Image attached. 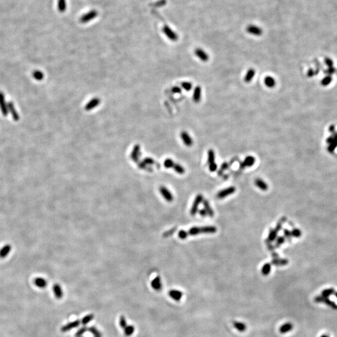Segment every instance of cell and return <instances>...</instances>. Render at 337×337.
Listing matches in <instances>:
<instances>
[{"mask_svg":"<svg viewBox=\"0 0 337 337\" xmlns=\"http://www.w3.org/2000/svg\"><path fill=\"white\" fill-rule=\"evenodd\" d=\"M93 317H94V316H93V315H92V314H89V315H87L85 316V317H84L82 318V324L86 325V324L88 323L89 322H91V321L92 320Z\"/></svg>","mask_w":337,"mask_h":337,"instance_id":"b9f144b4","label":"cell"},{"mask_svg":"<svg viewBox=\"0 0 337 337\" xmlns=\"http://www.w3.org/2000/svg\"><path fill=\"white\" fill-rule=\"evenodd\" d=\"M189 235H197L199 234H201V230H200V227H193L191 228L187 232Z\"/></svg>","mask_w":337,"mask_h":337,"instance_id":"d6a6232c","label":"cell"},{"mask_svg":"<svg viewBox=\"0 0 337 337\" xmlns=\"http://www.w3.org/2000/svg\"><path fill=\"white\" fill-rule=\"evenodd\" d=\"M98 15V13L96 10L94 9L91 10V11H89L86 14H84V15L82 16L80 18V22L82 23H87V22H90V21L92 20L93 19L96 18Z\"/></svg>","mask_w":337,"mask_h":337,"instance_id":"3957f363","label":"cell"},{"mask_svg":"<svg viewBox=\"0 0 337 337\" xmlns=\"http://www.w3.org/2000/svg\"><path fill=\"white\" fill-rule=\"evenodd\" d=\"M181 138L184 144L187 147H191L193 145V140L191 136L186 131H182L181 133Z\"/></svg>","mask_w":337,"mask_h":337,"instance_id":"ba28073f","label":"cell"},{"mask_svg":"<svg viewBox=\"0 0 337 337\" xmlns=\"http://www.w3.org/2000/svg\"><path fill=\"white\" fill-rule=\"evenodd\" d=\"M199 214L200 215H201V216H202V217H206L207 215V213L206 211H205L204 209H201L200 210H199Z\"/></svg>","mask_w":337,"mask_h":337,"instance_id":"9f6ffc18","label":"cell"},{"mask_svg":"<svg viewBox=\"0 0 337 337\" xmlns=\"http://www.w3.org/2000/svg\"><path fill=\"white\" fill-rule=\"evenodd\" d=\"M293 328V325L292 323H286L285 324H283V325H282L280 326V329H279V331H280V332L282 334L284 333H288V331H290Z\"/></svg>","mask_w":337,"mask_h":337,"instance_id":"cb8c5ba5","label":"cell"},{"mask_svg":"<svg viewBox=\"0 0 337 337\" xmlns=\"http://www.w3.org/2000/svg\"><path fill=\"white\" fill-rule=\"evenodd\" d=\"M172 168L177 174H184L186 171L185 169H184V168L181 165L176 164V163H175Z\"/></svg>","mask_w":337,"mask_h":337,"instance_id":"836d02e7","label":"cell"},{"mask_svg":"<svg viewBox=\"0 0 337 337\" xmlns=\"http://www.w3.org/2000/svg\"><path fill=\"white\" fill-rule=\"evenodd\" d=\"M334 292L333 289H328V290H326L323 292V297H328L330 295H331L333 292Z\"/></svg>","mask_w":337,"mask_h":337,"instance_id":"816d5d0a","label":"cell"},{"mask_svg":"<svg viewBox=\"0 0 337 337\" xmlns=\"http://www.w3.org/2000/svg\"><path fill=\"white\" fill-rule=\"evenodd\" d=\"M0 109L1 110L3 115L6 116L8 114V103H6L4 95L2 92H0Z\"/></svg>","mask_w":337,"mask_h":337,"instance_id":"52a82bcc","label":"cell"},{"mask_svg":"<svg viewBox=\"0 0 337 337\" xmlns=\"http://www.w3.org/2000/svg\"><path fill=\"white\" fill-rule=\"evenodd\" d=\"M100 103H101V100L99 98H93L91 100V101H89L87 103V104L85 106V109L87 110V111L91 110L94 108H96L98 106H99Z\"/></svg>","mask_w":337,"mask_h":337,"instance_id":"4fadbf2b","label":"cell"},{"mask_svg":"<svg viewBox=\"0 0 337 337\" xmlns=\"http://www.w3.org/2000/svg\"><path fill=\"white\" fill-rule=\"evenodd\" d=\"M255 162V157L252 156H248L245 158L244 161L240 162V168L241 169H244L247 167H252V166H254Z\"/></svg>","mask_w":337,"mask_h":337,"instance_id":"8992f818","label":"cell"},{"mask_svg":"<svg viewBox=\"0 0 337 337\" xmlns=\"http://www.w3.org/2000/svg\"><path fill=\"white\" fill-rule=\"evenodd\" d=\"M203 200H204V197L202 194H198L196 197V198H195L190 211V214L191 215H192V216H194V215H195L197 213L199 209V205L202 202Z\"/></svg>","mask_w":337,"mask_h":337,"instance_id":"6da1fadb","label":"cell"},{"mask_svg":"<svg viewBox=\"0 0 337 337\" xmlns=\"http://www.w3.org/2000/svg\"><path fill=\"white\" fill-rule=\"evenodd\" d=\"M321 337H328V336L327 335H322Z\"/></svg>","mask_w":337,"mask_h":337,"instance_id":"680465c9","label":"cell"},{"mask_svg":"<svg viewBox=\"0 0 337 337\" xmlns=\"http://www.w3.org/2000/svg\"><path fill=\"white\" fill-rule=\"evenodd\" d=\"M255 184L258 188L263 191H266L268 189L267 184L259 178H257L255 180Z\"/></svg>","mask_w":337,"mask_h":337,"instance_id":"d6986e66","label":"cell"},{"mask_svg":"<svg viewBox=\"0 0 337 337\" xmlns=\"http://www.w3.org/2000/svg\"><path fill=\"white\" fill-rule=\"evenodd\" d=\"M215 154L213 149H209L207 153V163L208 164H210L212 163L215 162Z\"/></svg>","mask_w":337,"mask_h":337,"instance_id":"4dcf8cb0","label":"cell"},{"mask_svg":"<svg viewBox=\"0 0 337 337\" xmlns=\"http://www.w3.org/2000/svg\"><path fill=\"white\" fill-rule=\"evenodd\" d=\"M168 295L174 300L179 301L182 297L183 293L181 291L177 290H171V291L168 292Z\"/></svg>","mask_w":337,"mask_h":337,"instance_id":"9a60e30c","label":"cell"},{"mask_svg":"<svg viewBox=\"0 0 337 337\" xmlns=\"http://www.w3.org/2000/svg\"><path fill=\"white\" fill-rule=\"evenodd\" d=\"M34 283L35 285L38 287V288H46V287L47 286V281L45 280V279L43 278H40V277H38L34 279Z\"/></svg>","mask_w":337,"mask_h":337,"instance_id":"d4e9b609","label":"cell"},{"mask_svg":"<svg viewBox=\"0 0 337 337\" xmlns=\"http://www.w3.org/2000/svg\"><path fill=\"white\" fill-rule=\"evenodd\" d=\"M288 264V260L284 259H278V258H276V259H273L272 260V264L276 266H284L287 265Z\"/></svg>","mask_w":337,"mask_h":337,"instance_id":"484cf974","label":"cell"},{"mask_svg":"<svg viewBox=\"0 0 337 337\" xmlns=\"http://www.w3.org/2000/svg\"><path fill=\"white\" fill-rule=\"evenodd\" d=\"M140 156H141V147L139 145H136L134 147L132 153L130 154L131 159H133V161L136 162L138 161Z\"/></svg>","mask_w":337,"mask_h":337,"instance_id":"5bb4252c","label":"cell"},{"mask_svg":"<svg viewBox=\"0 0 337 337\" xmlns=\"http://www.w3.org/2000/svg\"><path fill=\"white\" fill-rule=\"evenodd\" d=\"M291 234H292V236L294 237H300L301 235V231L297 229H294L292 230V231L291 232Z\"/></svg>","mask_w":337,"mask_h":337,"instance_id":"f6af8a7d","label":"cell"},{"mask_svg":"<svg viewBox=\"0 0 337 337\" xmlns=\"http://www.w3.org/2000/svg\"><path fill=\"white\" fill-rule=\"evenodd\" d=\"M174 162L172 159H167L164 161V166H165L166 168H172L174 165Z\"/></svg>","mask_w":337,"mask_h":337,"instance_id":"60d3db41","label":"cell"},{"mask_svg":"<svg viewBox=\"0 0 337 337\" xmlns=\"http://www.w3.org/2000/svg\"><path fill=\"white\" fill-rule=\"evenodd\" d=\"M167 1L166 0H159V1L154 3H152L151 4V6L152 7H156V8H159V7H162L163 6H164V5L166 4Z\"/></svg>","mask_w":337,"mask_h":337,"instance_id":"ab89813d","label":"cell"},{"mask_svg":"<svg viewBox=\"0 0 337 337\" xmlns=\"http://www.w3.org/2000/svg\"><path fill=\"white\" fill-rule=\"evenodd\" d=\"M336 297H337V293H336Z\"/></svg>","mask_w":337,"mask_h":337,"instance_id":"91938a15","label":"cell"},{"mask_svg":"<svg viewBox=\"0 0 337 337\" xmlns=\"http://www.w3.org/2000/svg\"><path fill=\"white\" fill-rule=\"evenodd\" d=\"M202 203H203L204 209H205V211L207 212V215H209L210 217H213L214 215V210L211 208V207H210L209 201L206 199H204L203 201H202Z\"/></svg>","mask_w":337,"mask_h":337,"instance_id":"7402d4cb","label":"cell"},{"mask_svg":"<svg viewBox=\"0 0 337 337\" xmlns=\"http://www.w3.org/2000/svg\"><path fill=\"white\" fill-rule=\"evenodd\" d=\"M246 30L247 31V33L250 34L254 35V36H259L263 34L262 29L261 28L259 27V26H257L256 25H254V24L249 25L247 27Z\"/></svg>","mask_w":337,"mask_h":337,"instance_id":"5b68a950","label":"cell"},{"mask_svg":"<svg viewBox=\"0 0 337 337\" xmlns=\"http://www.w3.org/2000/svg\"><path fill=\"white\" fill-rule=\"evenodd\" d=\"M264 84L267 87L269 88H273L276 85V81L273 77L267 76L264 78Z\"/></svg>","mask_w":337,"mask_h":337,"instance_id":"44dd1931","label":"cell"},{"mask_svg":"<svg viewBox=\"0 0 337 337\" xmlns=\"http://www.w3.org/2000/svg\"><path fill=\"white\" fill-rule=\"evenodd\" d=\"M234 327L240 332H244L247 330V326L245 323L239 322H233Z\"/></svg>","mask_w":337,"mask_h":337,"instance_id":"f546056e","label":"cell"},{"mask_svg":"<svg viewBox=\"0 0 337 337\" xmlns=\"http://www.w3.org/2000/svg\"><path fill=\"white\" fill-rule=\"evenodd\" d=\"M201 96H202V88L201 86H197L195 87L193 92L192 99L194 102L196 103H199L201 100Z\"/></svg>","mask_w":337,"mask_h":337,"instance_id":"7c38bea8","label":"cell"},{"mask_svg":"<svg viewBox=\"0 0 337 337\" xmlns=\"http://www.w3.org/2000/svg\"><path fill=\"white\" fill-rule=\"evenodd\" d=\"M277 234L278 232L275 230V229H270L269 230V233H268V238L266 240V241L271 242L272 243V242L276 240L277 237Z\"/></svg>","mask_w":337,"mask_h":337,"instance_id":"4316f807","label":"cell"},{"mask_svg":"<svg viewBox=\"0 0 337 337\" xmlns=\"http://www.w3.org/2000/svg\"><path fill=\"white\" fill-rule=\"evenodd\" d=\"M271 269H272L271 264H270V263H266V264L263 265L261 269L262 274L264 276H267L268 275L270 274Z\"/></svg>","mask_w":337,"mask_h":337,"instance_id":"83f0119b","label":"cell"},{"mask_svg":"<svg viewBox=\"0 0 337 337\" xmlns=\"http://www.w3.org/2000/svg\"><path fill=\"white\" fill-rule=\"evenodd\" d=\"M151 286L156 290H160L162 288V282L161 278L159 276H157L155 278L152 280L151 282Z\"/></svg>","mask_w":337,"mask_h":337,"instance_id":"ffe728a7","label":"cell"},{"mask_svg":"<svg viewBox=\"0 0 337 337\" xmlns=\"http://www.w3.org/2000/svg\"><path fill=\"white\" fill-rule=\"evenodd\" d=\"M255 70L254 69H253V68H250V69H249L248 71L246 72V75L244 79V81L246 83L250 82L253 80V78L255 76Z\"/></svg>","mask_w":337,"mask_h":337,"instance_id":"ac0fdd59","label":"cell"},{"mask_svg":"<svg viewBox=\"0 0 337 337\" xmlns=\"http://www.w3.org/2000/svg\"><path fill=\"white\" fill-rule=\"evenodd\" d=\"M200 230H201V234H211L216 232L217 229L214 226H205V227H200Z\"/></svg>","mask_w":337,"mask_h":337,"instance_id":"e0dca14e","label":"cell"},{"mask_svg":"<svg viewBox=\"0 0 337 337\" xmlns=\"http://www.w3.org/2000/svg\"><path fill=\"white\" fill-rule=\"evenodd\" d=\"M80 322L79 320H75V321H73L72 322H70L69 323L66 324V325L63 326L61 328V331L62 332H66L67 331H70L73 328H75L77 326H79L80 325Z\"/></svg>","mask_w":337,"mask_h":337,"instance_id":"2e32d148","label":"cell"},{"mask_svg":"<svg viewBox=\"0 0 337 337\" xmlns=\"http://www.w3.org/2000/svg\"><path fill=\"white\" fill-rule=\"evenodd\" d=\"M159 191L161 194L162 196H163L166 201L167 202H172L174 199V197L172 196V193L168 190V189L164 187V186H161L159 188Z\"/></svg>","mask_w":337,"mask_h":337,"instance_id":"9c48e42d","label":"cell"},{"mask_svg":"<svg viewBox=\"0 0 337 337\" xmlns=\"http://www.w3.org/2000/svg\"><path fill=\"white\" fill-rule=\"evenodd\" d=\"M86 330H87V328L86 327H83L82 328H80V330H79L77 331V332L76 334V336L77 337H81L84 333L86 332Z\"/></svg>","mask_w":337,"mask_h":337,"instance_id":"f907efd6","label":"cell"},{"mask_svg":"<svg viewBox=\"0 0 337 337\" xmlns=\"http://www.w3.org/2000/svg\"><path fill=\"white\" fill-rule=\"evenodd\" d=\"M33 76L37 81H41L43 79L44 75L43 73L40 71H35L33 73Z\"/></svg>","mask_w":337,"mask_h":337,"instance_id":"e575fe53","label":"cell"},{"mask_svg":"<svg viewBox=\"0 0 337 337\" xmlns=\"http://www.w3.org/2000/svg\"><path fill=\"white\" fill-rule=\"evenodd\" d=\"M181 86L186 91H189L192 89V84L190 82H182L181 83Z\"/></svg>","mask_w":337,"mask_h":337,"instance_id":"f35d334b","label":"cell"},{"mask_svg":"<svg viewBox=\"0 0 337 337\" xmlns=\"http://www.w3.org/2000/svg\"><path fill=\"white\" fill-rule=\"evenodd\" d=\"M188 235H188L187 232H186V231H185V230H180V231L178 232V237H179V238L181 239H182V240H184V239H187Z\"/></svg>","mask_w":337,"mask_h":337,"instance_id":"ee69618b","label":"cell"},{"mask_svg":"<svg viewBox=\"0 0 337 337\" xmlns=\"http://www.w3.org/2000/svg\"><path fill=\"white\" fill-rule=\"evenodd\" d=\"M11 250V247L9 245H4L3 248L0 250V258L3 259V258L6 257L9 252Z\"/></svg>","mask_w":337,"mask_h":337,"instance_id":"f1b7e54d","label":"cell"},{"mask_svg":"<svg viewBox=\"0 0 337 337\" xmlns=\"http://www.w3.org/2000/svg\"><path fill=\"white\" fill-rule=\"evenodd\" d=\"M235 191H236V188L234 186H230L219 191L217 194V197L220 199H224L226 197L230 196V195L233 194L234 193H235Z\"/></svg>","mask_w":337,"mask_h":337,"instance_id":"277c9868","label":"cell"},{"mask_svg":"<svg viewBox=\"0 0 337 337\" xmlns=\"http://www.w3.org/2000/svg\"><path fill=\"white\" fill-rule=\"evenodd\" d=\"M285 237H283V236H280L278 237H277L276 239V242H275V244L274 245V247L275 248H279L284 242H285Z\"/></svg>","mask_w":337,"mask_h":337,"instance_id":"d590c367","label":"cell"},{"mask_svg":"<svg viewBox=\"0 0 337 337\" xmlns=\"http://www.w3.org/2000/svg\"><path fill=\"white\" fill-rule=\"evenodd\" d=\"M171 91L174 93V94H180L182 92V89L181 87H178V86H174L171 89Z\"/></svg>","mask_w":337,"mask_h":337,"instance_id":"f5cc1de1","label":"cell"},{"mask_svg":"<svg viewBox=\"0 0 337 337\" xmlns=\"http://www.w3.org/2000/svg\"><path fill=\"white\" fill-rule=\"evenodd\" d=\"M89 331L94 336V337H101V333L99 332L96 328L94 327V326H92V327L89 328Z\"/></svg>","mask_w":337,"mask_h":337,"instance_id":"7bdbcfd3","label":"cell"},{"mask_svg":"<svg viewBox=\"0 0 337 337\" xmlns=\"http://www.w3.org/2000/svg\"><path fill=\"white\" fill-rule=\"evenodd\" d=\"M229 164H228V163L225 162H224L223 164H222V166H221L220 171H223V172H224V171L227 170V168H228V167H229Z\"/></svg>","mask_w":337,"mask_h":337,"instance_id":"11a10c76","label":"cell"},{"mask_svg":"<svg viewBox=\"0 0 337 337\" xmlns=\"http://www.w3.org/2000/svg\"><path fill=\"white\" fill-rule=\"evenodd\" d=\"M315 300L316 302H324V303H326V304H328V305H331V306L333 307V308H337V306H336L335 304H334L333 303L330 302V301L329 300L326 298V297H317V298H316L315 299Z\"/></svg>","mask_w":337,"mask_h":337,"instance_id":"1f68e13d","label":"cell"},{"mask_svg":"<svg viewBox=\"0 0 337 337\" xmlns=\"http://www.w3.org/2000/svg\"><path fill=\"white\" fill-rule=\"evenodd\" d=\"M209 168L210 172H215L217 169V165L215 162L212 163V164H209Z\"/></svg>","mask_w":337,"mask_h":337,"instance_id":"681fc988","label":"cell"},{"mask_svg":"<svg viewBox=\"0 0 337 337\" xmlns=\"http://www.w3.org/2000/svg\"><path fill=\"white\" fill-rule=\"evenodd\" d=\"M146 166H147V165H146V164H144V163L143 162V161L139 162V164H138V167H139L140 168H142V169H145V168H146Z\"/></svg>","mask_w":337,"mask_h":337,"instance_id":"6f0895ef","label":"cell"},{"mask_svg":"<svg viewBox=\"0 0 337 337\" xmlns=\"http://www.w3.org/2000/svg\"><path fill=\"white\" fill-rule=\"evenodd\" d=\"M194 54L198 57L199 59L204 62H206L209 60V56L208 54L205 51L201 48H197L194 51Z\"/></svg>","mask_w":337,"mask_h":337,"instance_id":"30bf717a","label":"cell"},{"mask_svg":"<svg viewBox=\"0 0 337 337\" xmlns=\"http://www.w3.org/2000/svg\"><path fill=\"white\" fill-rule=\"evenodd\" d=\"M52 290H53V292L55 297L57 299H60L62 297L63 295L62 290L59 284H54L53 285V287H52Z\"/></svg>","mask_w":337,"mask_h":337,"instance_id":"603a6c76","label":"cell"},{"mask_svg":"<svg viewBox=\"0 0 337 337\" xmlns=\"http://www.w3.org/2000/svg\"><path fill=\"white\" fill-rule=\"evenodd\" d=\"M8 113H9L10 114H11L13 119L14 120L17 121L19 119V114L17 112L15 106H14V105L13 102L9 101L8 103Z\"/></svg>","mask_w":337,"mask_h":337,"instance_id":"8fae6325","label":"cell"},{"mask_svg":"<svg viewBox=\"0 0 337 337\" xmlns=\"http://www.w3.org/2000/svg\"><path fill=\"white\" fill-rule=\"evenodd\" d=\"M124 329V333L126 336L131 335L134 331V327L133 325L126 326Z\"/></svg>","mask_w":337,"mask_h":337,"instance_id":"8d00e7d4","label":"cell"},{"mask_svg":"<svg viewBox=\"0 0 337 337\" xmlns=\"http://www.w3.org/2000/svg\"><path fill=\"white\" fill-rule=\"evenodd\" d=\"M283 234L285 235V239H287L288 241L291 240V237H292L291 232H290L288 229H284Z\"/></svg>","mask_w":337,"mask_h":337,"instance_id":"7dc6e473","label":"cell"},{"mask_svg":"<svg viewBox=\"0 0 337 337\" xmlns=\"http://www.w3.org/2000/svg\"><path fill=\"white\" fill-rule=\"evenodd\" d=\"M162 31L163 33H164V34L167 37L168 39H169L172 41H176L178 40L179 38L177 33L174 32V31L171 28L168 27L167 25L165 24L163 26Z\"/></svg>","mask_w":337,"mask_h":337,"instance_id":"7a4b0ae2","label":"cell"},{"mask_svg":"<svg viewBox=\"0 0 337 337\" xmlns=\"http://www.w3.org/2000/svg\"><path fill=\"white\" fill-rule=\"evenodd\" d=\"M143 162L146 165H153L155 164V162L154 159H152L151 157H146L144 159Z\"/></svg>","mask_w":337,"mask_h":337,"instance_id":"bcb514c9","label":"cell"},{"mask_svg":"<svg viewBox=\"0 0 337 337\" xmlns=\"http://www.w3.org/2000/svg\"><path fill=\"white\" fill-rule=\"evenodd\" d=\"M176 230V228H173L171 230H168V231L166 232H165L164 234V237H168L169 235H171Z\"/></svg>","mask_w":337,"mask_h":337,"instance_id":"db71d44e","label":"cell"},{"mask_svg":"<svg viewBox=\"0 0 337 337\" xmlns=\"http://www.w3.org/2000/svg\"><path fill=\"white\" fill-rule=\"evenodd\" d=\"M58 9L61 12H64L66 9V0H58Z\"/></svg>","mask_w":337,"mask_h":337,"instance_id":"74e56055","label":"cell"},{"mask_svg":"<svg viewBox=\"0 0 337 337\" xmlns=\"http://www.w3.org/2000/svg\"><path fill=\"white\" fill-rule=\"evenodd\" d=\"M119 325L123 328H124L125 326H127V323H126V320H125V318L124 316H121V317H120Z\"/></svg>","mask_w":337,"mask_h":337,"instance_id":"c3c4849f","label":"cell"}]
</instances>
